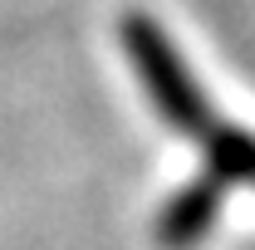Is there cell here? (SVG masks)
Instances as JSON below:
<instances>
[{"instance_id": "6da1fadb", "label": "cell", "mask_w": 255, "mask_h": 250, "mask_svg": "<svg viewBox=\"0 0 255 250\" xmlns=\"http://www.w3.org/2000/svg\"><path fill=\"white\" fill-rule=\"evenodd\" d=\"M123 49H128V59H132V74L142 79L147 103L162 113V123L172 127L177 137L196 142V137L211 127L216 108H211L206 89L196 84V74L187 69L182 49L167 39V30H162L152 15L132 10L123 20Z\"/></svg>"}, {"instance_id": "7a4b0ae2", "label": "cell", "mask_w": 255, "mask_h": 250, "mask_svg": "<svg viewBox=\"0 0 255 250\" xmlns=\"http://www.w3.org/2000/svg\"><path fill=\"white\" fill-rule=\"evenodd\" d=\"M221 201H226V187L211 177V172H201L196 182H187V187H182L167 206H162V216H157V241H162L167 250L196 246V241L216 226Z\"/></svg>"}]
</instances>
